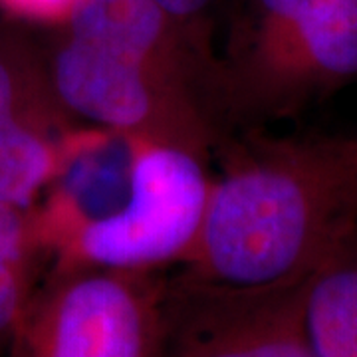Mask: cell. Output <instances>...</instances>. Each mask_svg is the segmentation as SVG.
Here are the masks:
<instances>
[{"label":"cell","instance_id":"obj_1","mask_svg":"<svg viewBox=\"0 0 357 357\" xmlns=\"http://www.w3.org/2000/svg\"><path fill=\"white\" fill-rule=\"evenodd\" d=\"M357 230V139L258 141L211 183L181 280L270 290L307 276Z\"/></svg>","mask_w":357,"mask_h":357},{"label":"cell","instance_id":"obj_2","mask_svg":"<svg viewBox=\"0 0 357 357\" xmlns=\"http://www.w3.org/2000/svg\"><path fill=\"white\" fill-rule=\"evenodd\" d=\"M109 129L86 133L103 199L46 197L30 208L44 255L54 268L155 272L185 264L203 227L211 183L199 155L129 135L121 195L109 187Z\"/></svg>","mask_w":357,"mask_h":357},{"label":"cell","instance_id":"obj_3","mask_svg":"<svg viewBox=\"0 0 357 357\" xmlns=\"http://www.w3.org/2000/svg\"><path fill=\"white\" fill-rule=\"evenodd\" d=\"M357 77V0H234L222 88L282 112Z\"/></svg>","mask_w":357,"mask_h":357},{"label":"cell","instance_id":"obj_4","mask_svg":"<svg viewBox=\"0 0 357 357\" xmlns=\"http://www.w3.org/2000/svg\"><path fill=\"white\" fill-rule=\"evenodd\" d=\"M46 64L60 102L74 117L201 159L208 153L215 128L204 91L153 62L62 28L46 52Z\"/></svg>","mask_w":357,"mask_h":357},{"label":"cell","instance_id":"obj_5","mask_svg":"<svg viewBox=\"0 0 357 357\" xmlns=\"http://www.w3.org/2000/svg\"><path fill=\"white\" fill-rule=\"evenodd\" d=\"M153 274L52 268L14 330L10 357H159L167 284Z\"/></svg>","mask_w":357,"mask_h":357},{"label":"cell","instance_id":"obj_6","mask_svg":"<svg viewBox=\"0 0 357 357\" xmlns=\"http://www.w3.org/2000/svg\"><path fill=\"white\" fill-rule=\"evenodd\" d=\"M304 282L270 290L167 282L159 357H314L302 321Z\"/></svg>","mask_w":357,"mask_h":357},{"label":"cell","instance_id":"obj_7","mask_svg":"<svg viewBox=\"0 0 357 357\" xmlns=\"http://www.w3.org/2000/svg\"><path fill=\"white\" fill-rule=\"evenodd\" d=\"M46 54L0 26V201L32 208L60 173L77 129Z\"/></svg>","mask_w":357,"mask_h":357},{"label":"cell","instance_id":"obj_8","mask_svg":"<svg viewBox=\"0 0 357 357\" xmlns=\"http://www.w3.org/2000/svg\"><path fill=\"white\" fill-rule=\"evenodd\" d=\"M302 321L314 357H357V230L304 282Z\"/></svg>","mask_w":357,"mask_h":357},{"label":"cell","instance_id":"obj_9","mask_svg":"<svg viewBox=\"0 0 357 357\" xmlns=\"http://www.w3.org/2000/svg\"><path fill=\"white\" fill-rule=\"evenodd\" d=\"M46 258L30 208L0 201V351L38 288L40 260Z\"/></svg>","mask_w":357,"mask_h":357},{"label":"cell","instance_id":"obj_10","mask_svg":"<svg viewBox=\"0 0 357 357\" xmlns=\"http://www.w3.org/2000/svg\"><path fill=\"white\" fill-rule=\"evenodd\" d=\"M82 0H0V10L18 20L64 26Z\"/></svg>","mask_w":357,"mask_h":357},{"label":"cell","instance_id":"obj_11","mask_svg":"<svg viewBox=\"0 0 357 357\" xmlns=\"http://www.w3.org/2000/svg\"><path fill=\"white\" fill-rule=\"evenodd\" d=\"M153 2L204 40V26L225 0H153Z\"/></svg>","mask_w":357,"mask_h":357}]
</instances>
